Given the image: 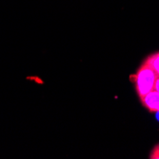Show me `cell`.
Segmentation results:
<instances>
[{"mask_svg": "<svg viewBox=\"0 0 159 159\" xmlns=\"http://www.w3.org/2000/svg\"><path fill=\"white\" fill-rule=\"evenodd\" d=\"M156 118L159 120V111H156Z\"/></svg>", "mask_w": 159, "mask_h": 159, "instance_id": "8992f818", "label": "cell"}, {"mask_svg": "<svg viewBox=\"0 0 159 159\" xmlns=\"http://www.w3.org/2000/svg\"><path fill=\"white\" fill-rule=\"evenodd\" d=\"M158 76L156 71L145 61L134 75L136 91L140 98L154 90V84Z\"/></svg>", "mask_w": 159, "mask_h": 159, "instance_id": "6da1fadb", "label": "cell"}, {"mask_svg": "<svg viewBox=\"0 0 159 159\" xmlns=\"http://www.w3.org/2000/svg\"><path fill=\"white\" fill-rule=\"evenodd\" d=\"M154 91L159 93V76L157 77V79L155 81V84H154Z\"/></svg>", "mask_w": 159, "mask_h": 159, "instance_id": "5b68a950", "label": "cell"}, {"mask_svg": "<svg viewBox=\"0 0 159 159\" xmlns=\"http://www.w3.org/2000/svg\"><path fill=\"white\" fill-rule=\"evenodd\" d=\"M143 105L150 111H159V93L156 91H152L146 95L141 97Z\"/></svg>", "mask_w": 159, "mask_h": 159, "instance_id": "7a4b0ae2", "label": "cell"}, {"mask_svg": "<svg viewBox=\"0 0 159 159\" xmlns=\"http://www.w3.org/2000/svg\"><path fill=\"white\" fill-rule=\"evenodd\" d=\"M150 158H152V159H159V144L152 150Z\"/></svg>", "mask_w": 159, "mask_h": 159, "instance_id": "277c9868", "label": "cell"}, {"mask_svg": "<svg viewBox=\"0 0 159 159\" xmlns=\"http://www.w3.org/2000/svg\"><path fill=\"white\" fill-rule=\"evenodd\" d=\"M146 62L156 71V74L159 75V52L150 56L146 60Z\"/></svg>", "mask_w": 159, "mask_h": 159, "instance_id": "3957f363", "label": "cell"}]
</instances>
